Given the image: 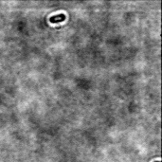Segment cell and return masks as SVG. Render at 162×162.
Returning <instances> with one entry per match:
<instances>
[{
    "instance_id": "obj_1",
    "label": "cell",
    "mask_w": 162,
    "mask_h": 162,
    "mask_svg": "<svg viewBox=\"0 0 162 162\" xmlns=\"http://www.w3.org/2000/svg\"><path fill=\"white\" fill-rule=\"evenodd\" d=\"M65 19V15L61 13V14H58V15H53L49 18V22L50 23H60V22H63Z\"/></svg>"
},
{
    "instance_id": "obj_2",
    "label": "cell",
    "mask_w": 162,
    "mask_h": 162,
    "mask_svg": "<svg viewBox=\"0 0 162 162\" xmlns=\"http://www.w3.org/2000/svg\"><path fill=\"white\" fill-rule=\"evenodd\" d=\"M155 162H160V161H155Z\"/></svg>"
}]
</instances>
